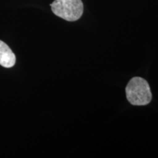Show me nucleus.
<instances>
[{
    "label": "nucleus",
    "instance_id": "obj_3",
    "mask_svg": "<svg viewBox=\"0 0 158 158\" xmlns=\"http://www.w3.org/2000/svg\"><path fill=\"white\" fill-rule=\"evenodd\" d=\"M15 60V56L10 48L3 41L0 40V65L4 68H12L14 66Z\"/></svg>",
    "mask_w": 158,
    "mask_h": 158
},
{
    "label": "nucleus",
    "instance_id": "obj_1",
    "mask_svg": "<svg viewBox=\"0 0 158 158\" xmlns=\"http://www.w3.org/2000/svg\"><path fill=\"white\" fill-rule=\"evenodd\" d=\"M125 91L127 100L133 106H146L152 99L149 84L141 77H134L130 79Z\"/></svg>",
    "mask_w": 158,
    "mask_h": 158
},
{
    "label": "nucleus",
    "instance_id": "obj_2",
    "mask_svg": "<svg viewBox=\"0 0 158 158\" xmlns=\"http://www.w3.org/2000/svg\"><path fill=\"white\" fill-rule=\"evenodd\" d=\"M51 7L55 15L68 21H77L84 12L81 0H54Z\"/></svg>",
    "mask_w": 158,
    "mask_h": 158
}]
</instances>
